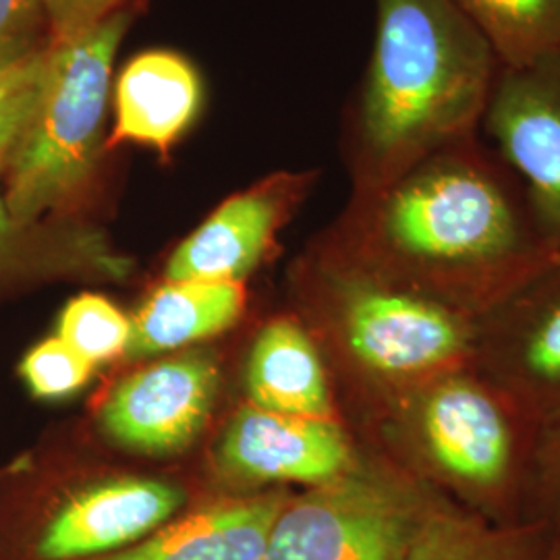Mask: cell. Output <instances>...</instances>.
Listing matches in <instances>:
<instances>
[{"instance_id": "obj_2", "label": "cell", "mask_w": 560, "mask_h": 560, "mask_svg": "<svg viewBox=\"0 0 560 560\" xmlns=\"http://www.w3.org/2000/svg\"><path fill=\"white\" fill-rule=\"evenodd\" d=\"M501 69L455 0H376V40L355 117L365 191L476 140Z\"/></svg>"}, {"instance_id": "obj_6", "label": "cell", "mask_w": 560, "mask_h": 560, "mask_svg": "<svg viewBox=\"0 0 560 560\" xmlns=\"http://www.w3.org/2000/svg\"><path fill=\"white\" fill-rule=\"evenodd\" d=\"M446 499L381 453L289 494L261 560H407Z\"/></svg>"}, {"instance_id": "obj_20", "label": "cell", "mask_w": 560, "mask_h": 560, "mask_svg": "<svg viewBox=\"0 0 560 560\" xmlns=\"http://www.w3.org/2000/svg\"><path fill=\"white\" fill-rule=\"evenodd\" d=\"M523 521L541 525L560 540V418L540 425L523 501Z\"/></svg>"}, {"instance_id": "obj_22", "label": "cell", "mask_w": 560, "mask_h": 560, "mask_svg": "<svg viewBox=\"0 0 560 560\" xmlns=\"http://www.w3.org/2000/svg\"><path fill=\"white\" fill-rule=\"evenodd\" d=\"M48 44L25 59L0 67V164L9 159L13 145L32 115L40 90Z\"/></svg>"}, {"instance_id": "obj_4", "label": "cell", "mask_w": 560, "mask_h": 560, "mask_svg": "<svg viewBox=\"0 0 560 560\" xmlns=\"http://www.w3.org/2000/svg\"><path fill=\"white\" fill-rule=\"evenodd\" d=\"M131 21L133 11L120 7L78 36L48 42L32 115L2 168V196L21 226L67 206L92 177L115 60Z\"/></svg>"}, {"instance_id": "obj_5", "label": "cell", "mask_w": 560, "mask_h": 560, "mask_svg": "<svg viewBox=\"0 0 560 560\" xmlns=\"http://www.w3.org/2000/svg\"><path fill=\"white\" fill-rule=\"evenodd\" d=\"M318 316L349 378L378 400L381 418L402 397L469 365L476 320L326 256Z\"/></svg>"}, {"instance_id": "obj_19", "label": "cell", "mask_w": 560, "mask_h": 560, "mask_svg": "<svg viewBox=\"0 0 560 560\" xmlns=\"http://www.w3.org/2000/svg\"><path fill=\"white\" fill-rule=\"evenodd\" d=\"M57 335L96 365L127 353L131 320L113 301L83 293L62 307Z\"/></svg>"}, {"instance_id": "obj_12", "label": "cell", "mask_w": 560, "mask_h": 560, "mask_svg": "<svg viewBox=\"0 0 560 560\" xmlns=\"http://www.w3.org/2000/svg\"><path fill=\"white\" fill-rule=\"evenodd\" d=\"M305 185V177H289L229 198L175 249L166 280L240 282L272 247Z\"/></svg>"}, {"instance_id": "obj_21", "label": "cell", "mask_w": 560, "mask_h": 560, "mask_svg": "<svg viewBox=\"0 0 560 560\" xmlns=\"http://www.w3.org/2000/svg\"><path fill=\"white\" fill-rule=\"evenodd\" d=\"M94 365L60 339L59 335L32 347L21 361L20 374L34 397L65 399L90 381Z\"/></svg>"}, {"instance_id": "obj_3", "label": "cell", "mask_w": 560, "mask_h": 560, "mask_svg": "<svg viewBox=\"0 0 560 560\" xmlns=\"http://www.w3.org/2000/svg\"><path fill=\"white\" fill-rule=\"evenodd\" d=\"M540 425L471 365L421 384L382 416V457L494 525L523 521Z\"/></svg>"}, {"instance_id": "obj_16", "label": "cell", "mask_w": 560, "mask_h": 560, "mask_svg": "<svg viewBox=\"0 0 560 560\" xmlns=\"http://www.w3.org/2000/svg\"><path fill=\"white\" fill-rule=\"evenodd\" d=\"M240 282L166 280L131 320L127 355L177 351L233 326L243 310Z\"/></svg>"}, {"instance_id": "obj_14", "label": "cell", "mask_w": 560, "mask_h": 560, "mask_svg": "<svg viewBox=\"0 0 560 560\" xmlns=\"http://www.w3.org/2000/svg\"><path fill=\"white\" fill-rule=\"evenodd\" d=\"M201 104L203 83L191 60L162 48L140 52L115 80L106 145L138 143L164 154L191 129Z\"/></svg>"}, {"instance_id": "obj_11", "label": "cell", "mask_w": 560, "mask_h": 560, "mask_svg": "<svg viewBox=\"0 0 560 560\" xmlns=\"http://www.w3.org/2000/svg\"><path fill=\"white\" fill-rule=\"evenodd\" d=\"M363 448L347 423L241 409L222 436L217 460L224 478L249 483H303L332 480L351 469Z\"/></svg>"}, {"instance_id": "obj_10", "label": "cell", "mask_w": 560, "mask_h": 560, "mask_svg": "<svg viewBox=\"0 0 560 560\" xmlns=\"http://www.w3.org/2000/svg\"><path fill=\"white\" fill-rule=\"evenodd\" d=\"M219 363L206 353L162 360L127 376L102 407L104 432L143 455L177 453L210 418Z\"/></svg>"}, {"instance_id": "obj_7", "label": "cell", "mask_w": 560, "mask_h": 560, "mask_svg": "<svg viewBox=\"0 0 560 560\" xmlns=\"http://www.w3.org/2000/svg\"><path fill=\"white\" fill-rule=\"evenodd\" d=\"M179 486L108 478L60 494L23 527L11 560H94L122 550L185 509Z\"/></svg>"}, {"instance_id": "obj_24", "label": "cell", "mask_w": 560, "mask_h": 560, "mask_svg": "<svg viewBox=\"0 0 560 560\" xmlns=\"http://www.w3.org/2000/svg\"><path fill=\"white\" fill-rule=\"evenodd\" d=\"M42 4L48 23V42H59L94 27L125 7V0H42Z\"/></svg>"}, {"instance_id": "obj_25", "label": "cell", "mask_w": 560, "mask_h": 560, "mask_svg": "<svg viewBox=\"0 0 560 560\" xmlns=\"http://www.w3.org/2000/svg\"><path fill=\"white\" fill-rule=\"evenodd\" d=\"M30 231L32 226H21L9 214L7 201L2 196V164H0V272H4L18 261L30 237Z\"/></svg>"}, {"instance_id": "obj_26", "label": "cell", "mask_w": 560, "mask_h": 560, "mask_svg": "<svg viewBox=\"0 0 560 560\" xmlns=\"http://www.w3.org/2000/svg\"><path fill=\"white\" fill-rule=\"evenodd\" d=\"M540 560H560V540H550Z\"/></svg>"}, {"instance_id": "obj_8", "label": "cell", "mask_w": 560, "mask_h": 560, "mask_svg": "<svg viewBox=\"0 0 560 560\" xmlns=\"http://www.w3.org/2000/svg\"><path fill=\"white\" fill-rule=\"evenodd\" d=\"M469 365L538 425L560 418V260L476 320Z\"/></svg>"}, {"instance_id": "obj_13", "label": "cell", "mask_w": 560, "mask_h": 560, "mask_svg": "<svg viewBox=\"0 0 560 560\" xmlns=\"http://www.w3.org/2000/svg\"><path fill=\"white\" fill-rule=\"evenodd\" d=\"M289 494L277 486L260 494L206 502L140 541L94 560H261Z\"/></svg>"}, {"instance_id": "obj_15", "label": "cell", "mask_w": 560, "mask_h": 560, "mask_svg": "<svg viewBox=\"0 0 560 560\" xmlns=\"http://www.w3.org/2000/svg\"><path fill=\"white\" fill-rule=\"evenodd\" d=\"M247 390L266 411L342 421L320 347L298 320L280 318L261 328L249 355Z\"/></svg>"}, {"instance_id": "obj_1", "label": "cell", "mask_w": 560, "mask_h": 560, "mask_svg": "<svg viewBox=\"0 0 560 560\" xmlns=\"http://www.w3.org/2000/svg\"><path fill=\"white\" fill-rule=\"evenodd\" d=\"M328 256L474 320L560 260L517 177L478 138L368 189Z\"/></svg>"}, {"instance_id": "obj_9", "label": "cell", "mask_w": 560, "mask_h": 560, "mask_svg": "<svg viewBox=\"0 0 560 560\" xmlns=\"http://www.w3.org/2000/svg\"><path fill=\"white\" fill-rule=\"evenodd\" d=\"M481 125L520 180L541 240L560 256V52L501 69Z\"/></svg>"}, {"instance_id": "obj_18", "label": "cell", "mask_w": 560, "mask_h": 560, "mask_svg": "<svg viewBox=\"0 0 560 560\" xmlns=\"http://www.w3.org/2000/svg\"><path fill=\"white\" fill-rule=\"evenodd\" d=\"M492 46L502 69L560 52V0H455Z\"/></svg>"}, {"instance_id": "obj_23", "label": "cell", "mask_w": 560, "mask_h": 560, "mask_svg": "<svg viewBox=\"0 0 560 560\" xmlns=\"http://www.w3.org/2000/svg\"><path fill=\"white\" fill-rule=\"evenodd\" d=\"M48 30L42 0H0V67L38 52Z\"/></svg>"}, {"instance_id": "obj_17", "label": "cell", "mask_w": 560, "mask_h": 560, "mask_svg": "<svg viewBox=\"0 0 560 560\" xmlns=\"http://www.w3.org/2000/svg\"><path fill=\"white\" fill-rule=\"evenodd\" d=\"M548 541L538 523L494 525L446 502L428 521L407 560H540Z\"/></svg>"}]
</instances>
